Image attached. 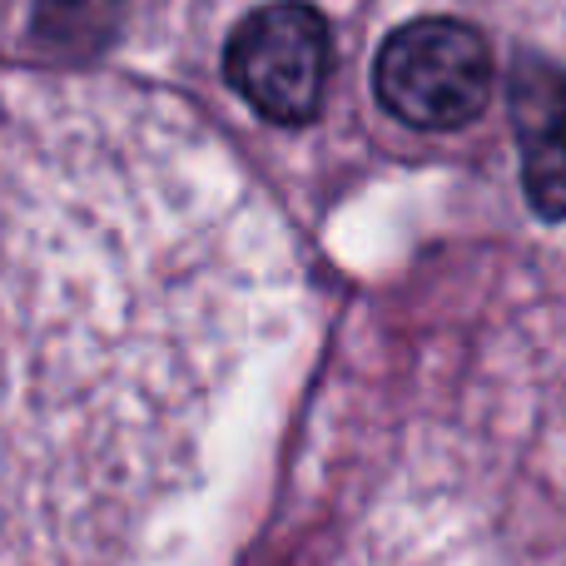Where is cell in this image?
I'll use <instances>...</instances> for the list:
<instances>
[{
	"mask_svg": "<svg viewBox=\"0 0 566 566\" xmlns=\"http://www.w3.org/2000/svg\"><path fill=\"white\" fill-rule=\"evenodd\" d=\"M274 303L249 199H199L99 129L0 119V566L139 562Z\"/></svg>",
	"mask_w": 566,
	"mask_h": 566,
	"instance_id": "cell-1",
	"label": "cell"
},
{
	"mask_svg": "<svg viewBox=\"0 0 566 566\" xmlns=\"http://www.w3.org/2000/svg\"><path fill=\"white\" fill-rule=\"evenodd\" d=\"M382 109L412 129H462L492 99V50L468 20H408L373 60Z\"/></svg>",
	"mask_w": 566,
	"mask_h": 566,
	"instance_id": "cell-2",
	"label": "cell"
},
{
	"mask_svg": "<svg viewBox=\"0 0 566 566\" xmlns=\"http://www.w3.org/2000/svg\"><path fill=\"white\" fill-rule=\"evenodd\" d=\"M333 70V30L308 0L249 10L224 45V75L274 125H308Z\"/></svg>",
	"mask_w": 566,
	"mask_h": 566,
	"instance_id": "cell-3",
	"label": "cell"
},
{
	"mask_svg": "<svg viewBox=\"0 0 566 566\" xmlns=\"http://www.w3.org/2000/svg\"><path fill=\"white\" fill-rule=\"evenodd\" d=\"M512 125L522 145V185L542 219H566V70L522 60L512 75Z\"/></svg>",
	"mask_w": 566,
	"mask_h": 566,
	"instance_id": "cell-4",
	"label": "cell"
},
{
	"mask_svg": "<svg viewBox=\"0 0 566 566\" xmlns=\"http://www.w3.org/2000/svg\"><path fill=\"white\" fill-rule=\"evenodd\" d=\"M119 0H40V30L55 45H95L109 35Z\"/></svg>",
	"mask_w": 566,
	"mask_h": 566,
	"instance_id": "cell-5",
	"label": "cell"
}]
</instances>
